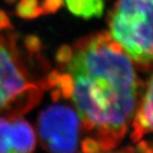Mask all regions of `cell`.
Segmentation results:
<instances>
[{
  "label": "cell",
  "instance_id": "ba28073f",
  "mask_svg": "<svg viewBox=\"0 0 153 153\" xmlns=\"http://www.w3.org/2000/svg\"><path fill=\"white\" fill-rule=\"evenodd\" d=\"M16 13L24 19H35L44 14L39 0H20L16 8Z\"/></svg>",
  "mask_w": 153,
  "mask_h": 153
},
{
  "label": "cell",
  "instance_id": "8992f818",
  "mask_svg": "<svg viewBox=\"0 0 153 153\" xmlns=\"http://www.w3.org/2000/svg\"><path fill=\"white\" fill-rule=\"evenodd\" d=\"M131 140L136 143L143 136L153 133V74L146 82L131 121Z\"/></svg>",
  "mask_w": 153,
  "mask_h": 153
},
{
  "label": "cell",
  "instance_id": "8fae6325",
  "mask_svg": "<svg viewBox=\"0 0 153 153\" xmlns=\"http://www.w3.org/2000/svg\"><path fill=\"white\" fill-rule=\"evenodd\" d=\"M72 53H73V49L71 46H68V45L62 46V47L57 51L56 61L59 67L63 66L64 64H66L68 62L72 56Z\"/></svg>",
  "mask_w": 153,
  "mask_h": 153
},
{
  "label": "cell",
  "instance_id": "3957f363",
  "mask_svg": "<svg viewBox=\"0 0 153 153\" xmlns=\"http://www.w3.org/2000/svg\"><path fill=\"white\" fill-rule=\"evenodd\" d=\"M106 20L109 36L134 67L153 71V0H116Z\"/></svg>",
  "mask_w": 153,
  "mask_h": 153
},
{
  "label": "cell",
  "instance_id": "7c38bea8",
  "mask_svg": "<svg viewBox=\"0 0 153 153\" xmlns=\"http://www.w3.org/2000/svg\"><path fill=\"white\" fill-rule=\"evenodd\" d=\"M7 1H8V2H13L14 0H7Z\"/></svg>",
  "mask_w": 153,
  "mask_h": 153
},
{
  "label": "cell",
  "instance_id": "9c48e42d",
  "mask_svg": "<svg viewBox=\"0 0 153 153\" xmlns=\"http://www.w3.org/2000/svg\"><path fill=\"white\" fill-rule=\"evenodd\" d=\"M96 153H153V148L151 146H149L148 144H146V143H140L136 147L127 146V147H124L117 151L108 150V151H102V152L99 151Z\"/></svg>",
  "mask_w": 153,
  "mask_h": 153
},
{
  "label": "cell",
  "instance_id": "6da1fadb",
  "mask_svg": "<svg viewBox=\"0 0 153 153\" xmlns=\"http://www.w3.org/2000/svg\"><path fill=\"white\" fill-rule=\"evenodd\" d=\"M60 67L72 82L70 99L85 132L100 151L112 150L124 138L141 96L134 65L108 32L88 35L72 46Z\"/></svg>",
  "mask_w": 153,
  "mask_h": 153
},
{
  "label": "cell",
  "instance_id": "5b68a950",
  "mask_svg": "<svg viewBox=\"0 0 153 153\" xmlns=\"http://www.w3.org/2000/svg\"><path fill=\"white\" fill-rule=\"evenodd\" d=\"M35 147V130L26 119L0 116V153H33Z\"/></svg>",
  "mask_w": 153,
  "mask_h": 153
},
{
  "label": "cell",
  "instance_id": "7a4b0ae2",
  "mask_svg": "<svg viewBox=\"0 0 153 153\" xmlns=\"http://www.w3.org/2000/svg\"><path fill=\"white\" fill-rule=\"evenodd\" d=\"M34 53L19 44L8 15L0 10V114L17 115L40 102L44 87L34 81L30 60Z\"/></svg>",
  "mask_w": 153,
  "mask_h": 153
},
{
  "label": "cell",
  "instance_id": "30bf717a",
  "mask_svg": "<svg viewBox=\"0 0 153 153\" xmlns=\"http://www.w3.org/2000/svg\"><path fill=\"white\" fill-rule=\"evenodd\" d=\"M65 5V0H43L41 6L44 14H53Z\"/></svg>",
  "mask_w": 153,
  "mask_h": 153
},
{
  "label": "cell",
  "instance_id": "277c9868",
  "mask_svg": "<svg viewBox=\"0 0 153 153\" xmlns=\"http://www.w3.org/2000/svg\"><path fill=\"white\" fill-rule=\"evenodd\" d=\"M82 128L76 111L64 103L47 106L37 118L39 140L48 153H76Z\"/></svg>",
  "mask_w": 153,
  "mask_h": 153
},
{
  "label": "cell",
  "instance_id": "52a82bcc",
  "mask_svg": "<svg viewBox=\"0 0 153 153\" xmlns=\"http://www.w3.org/2000/svg\"><path fill=\"white\" fill-rule=\"evenodd\" d=\"M68 10L85 20L100 18L105 12V0H65Z\"/></svg>",
  "mask_w": 153,
  "mask_h": 153
}]
</instances>
